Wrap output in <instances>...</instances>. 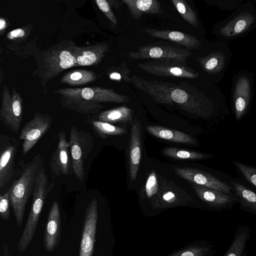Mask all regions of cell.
<instances>
[{
	"instance_id": "obj_1",
	"label": "cell",
	"mask_w": 256,
	"mask_h": 256,
	"mask_svg": "<svg viewBox=\"0 0 256 256\" xmlns=\"http://www.w3.org/2000/svg\"><path fill=\"white\" fill-rule=\"evenodd\" d=\"M131 82L157 102L176 104L180 108L201 118H208L213 112L212 102L202 92L186 82L176 84L148 80L136 75L131 76Z\"/></svg>"
},
{
	"instance_id": "obj_2",
	"label": "cell",
	"mask_w": 256,
	"mask_h": 256,
	"mask_svg": "<svg viewBox=\"0 0 256 256\" xmlns=\"http://www.w3.org/2000/svg\"><path fill=\"white\" fill-rule=\"evenodd\" d=\"M54 92L60 96V102L62 108L85 114H100L104 108L103 102L126 103L130 100L127 96L100 86L66 88Z\"/></svg>"
},
{
	"instance_id": "obj_3",
	"label": "cell",
	"mask_w": 256,
	"mask_h": 256,
	"mask_svg": "<svg viewBox=\"0 0 256 256\" xmlns=\"http://www.w3.org/2000/svg\"><path fill=\"white\" fill-rule=\"evenodd\" d=\"M76 46L71 40H62L34 55L36 68L33 74L44 88L48 82L64 70L78 66L76 56Z\"/></svg>"
},
{
	"instance_id": "obj_4",
	"label": "cell",
	"mask_w": 256,
	"mask_h": 256,
	"mask_svg": "<svg viewBox=\"0 0 256 256\" xmlns=\"http://www.w3.org/2000/svg\"><path fill=\"white\" fill-rule=\"evenodd\" d=\"M44 166V157L40 152L28 162L22 160L18 162L12 184L8 190L10 206L19 228L22 226L26 204L34 192L36 178Z\"/></svg>"
},
{
	"instance_id": "obj_5",
	"label": "cell",
	"mask_w": 256,
	"mask_h": 256,
	"mask_svg": "<svg viewBox=\"0 0 256 256\" xmlns=\"http://www.w3.org/2000/svg\"><path fill=\"white\" fill-rule=\"evenodd\" d=\"M70 151L72 170L80 182L84 179V164L94 148L93 138L90 132L72 126L70 132Z\"/></svg>"
},
{
	"instance_id": "obj_6",
	"label": "cell",
	"mask_w": 256,
	"mask_h": 256,
	"mask_svg": "<svg viewBox=\"0 0 256 256\" xmlns=\"http://www.w3.org/2000/svg\"><path fill=\"white\" fill-rule=\"evenodd\" d=\"M23 117L22 100L15 86L10 94L8 87L4 84L2 92L0 120L8 128L17 134Z\"/></svg>"
},
{
	"instance_id": "obj_7",
	"label": "cell",
	"mask_w": 256,
	"mask_h": 256,
	"mask_svg": "<svg viewBox=\"0 0 256 256\" xmlns=\"http://www.w3.org/2000/svg\"><path fill=\"white\" fill-rule=\"evenodd\" d=\"M191 54V52L187 48L158 42L140 46L137 51L128 52V56L134 60L168 59L184 62Z\"/></svg>"
},
{
	"instance_id": "obj_8",
	"label": "cell",
	"mask_w": 256,
	"mask_h": 256,
	"mask_svg": "<svg viewBox=\"0 0 256 256\" xmlns=\"http://www.w3.org/2000/svg\"><path fill=\"white\" fill-rule=\"evenodd\" d=\"M137 66L145 72L155 76L195 78L199 74L184 62L172 60L160 59L142 62Z\"/></svg>"
},
{
	"instance_id": "obj_9",
	"label": "cell",
	"mask_w": 256,
	"mask_h": 256,
	"mask_svg": "<svg viewBox=\"0 0 256 256\" xmlns=\"http://www.w3.org/2000/svg\"><path fill=\"white\" fill-rule=\"evenodd\" d=\"M52 117L48 113L36 112L34 117L20 130L18 139L23 140L22 152L26 154L49 130Z\"/></svg>"
},
{
	"instance_id": "obj_10",
	"label": "cell",
	"mask_w": 256,
	"mask_h": 256,
	"mask_svg": "<svg viewBox=\"0 0 256 256\" xmlns=\"http://www.w3.org/2000/svg\"><path fill=\"white\" fill-rule=\"evenodd\" d=\"M20 144L18 140L6 134L0 135V188L12 180L15 176V160Z\"/></svg>"
},
{
	"instance_id": "obj_11",
	"label": "cell",
	"mask_w": 256,
	"mask_h": 256,
	"mask_svg": "<svg viewBox=\"0 0 256 256\" xmlns=\"http://www.w3.org/2000/svg\"><path fill=\"white\" fill-rule=\"evenodd\" d=\"M98 200L93 198L88 204L84 214L79 256H93L98 222Z\"/></svg>"
},
{
	"instance_id": "obj_12",
	"label": "cell",
	"mask_w": 256,
	"mask_h": 256,
	"mask_svg": "<svg viewBox=\"0 0 256 256\" xmlns=\"http://www.w3.org/2000/svg\"><path fill=\"white\" fill-rule=\"evenodd\" d=\"M57 147L50 158L48 165L52 180H56L61 175L69 176L72 168L70 158V143L66 140V132L60 130L58 135Z\"/></svg>"
},
{
	"instance_id": "obj_13",
	"label": "cell",
	"mask_w": 256,
	"mask_h": 256,
	"mask_svg": "<svg viewBox=\"0 0 256 256\" xmlns=\"http://www.w3.org/2000/svg\"><path fill=\"white\" fill-rule=\"evenodd\" d=\"M174 170L180 176L194 184L231 194L232 188L229 185L208 172L192 168H175Z\"/></svg>"
},
{
	"instance_id": "obj_14",
	"label": "cell",
	"mask_w": 256,
	"mask_h": 256,
	"mask_svg": "<svg viewBox=\"0 0 256 256\" xmlns=\"http://www.w3.org/2000/svg\"><path fill=\"white\" fill-rule=\"evenodd\" d=\"M61 216L58 203L54 200L48 216L44 234V247L47 252H54L58 247L61 238Z\"/></svg>"
},
{
	"instance_id": "obj_15",
	"label": "cell",
	"mask_w": 256,
	"mask_h": 256,
	"mask_svg": "<svg viewBox=\"0 0 256 256\" xmlns=\"http://www.w3.org/2000/svg\"><path fill=\"white\" fill-rule=\"evenodd\" d=\"M142 131L140 120L134 122L130 132L129 148V173L130 180H135L139 170L142 156Z\"/></svg>"
},
{
	"instance_id": "obj_16",
	"label": "cell",
	"mask_w": 256,
	"mask_h": 256,
	"mask_svg": "<svg viewBox=\"0 0 256 256\" xmlns=\"http://www.w3.org/2000/svg\"><path fill=\"white\" fill-rule=\"evenodd\" d=\"M142 31L150 36L172 42L188 50L198 48L201 44V42L194 36L182 32L150 28H146Z\"/></svg>"
},
{
	"instance_id": "obj_17",
	"label": "cell",
	"mask_w": 256,
	"mask_h": 256,
	"mask_svg": "<svg viewBox=\"0 0 256 256\" xmlns=\"http://www.w3.org/2000/svg\"><path fill=\"white\" fill-rule=\"evenodd\" d=\"M108 44L104 42L88 46H76V60L78 66L98 65L108 51Z\"/></svg>"
},
{
	"instance_id": "obj_18",
	"label": "cell",
	"mask_w": 256,
	"mask_h": 256,
	"mask_svg": "<svg viewBox=\"0 0 256 256\" xmlns=\"http://www.w3.org/2000/svg\"><path fill=\"white\" fill-rule=\"evenodd\" d=\"M157 203L162 206L178 204L190 198L184 190L170 182H164L156 196Z\"/></svg>"
},
{
	"instance_id": "obj_19",
	"label": "cell",
	"mask_w": 256,
	"mask_h": 256,
	"mask_svg": "<svg viewBox=\"0 0 256 256\" xmlns=\"http://www.w3.org/2000/svg\"><path fill=\"white\" fill-rule=\"evenodd\" d=\"M192 188L202 200L214 206H224L234 200L230 194L213 188L196 184H192Z\"/></svg>"
},
{
	"instance_id": "obj_20",
	"label": "cell",
	"mask_w": 256,
	"mask_h": 256,
	"mask_svg": "<svg viewBox=\"0 0 256 256\" xmlns=\"http://www.w3.org/2000/svg\"><path fill=\"white\" fill-rule=\"evenodd\" d=\"M250 84L245 76L240 77L236 82L234 94L236 117L240 120L244 114L248 104Z\"/></svg>"
},
{
	"instance_id": "obj_21",
	"label": "cell",
	"mask_w": 256,
	"mask_h": 256,
	"mask_svg": "<svg viewBox=\"0 0 256 256\" xmlns=\"http://www.w3.org/2000/svg\"><path fill=\"white\" fill-rule=\"evenodd\" d=\"M146 130L159 138L174 142L196 144L197 142L190 136L176 130L158 126H148Z\"/></svg>"
},
{
	"instance_id": "obj_22",
	"label": "cell",
	"mask_w": 256,
	"mask_h": 256,
	"mask_svg": "<svg viewBox=\"0 0 256 256\" xmlns=\"http://www.w3.org/2000/svg\"><path fill=\"white\" fill-rule=\"evenodd\" d=\"M135 20L140 19L144 14H158L160 12V6L157 0H122Z\"/></svg>"
},
{
	"instance_id": "obj_23",
	"label": "cell",
	"mask_w": 256,
	"mask_h": 256,
	"mask_svg": "<svg viewBox=\"0 0 256 256\" xmlns=\"http://www.w3.org/2000/svg\"><path fill=\"white\" fill-rule=\"evenodd\" d=\"M254 16L249 13L242 14L230 22L220 30L224 36L237 35L246 30L254 22Z\"/></svg>"
},
{
	"instance_id": "obj_24",
	"label": "cell",
	"mask_w": 256,
	"mask_h": 256,
	"mask_svg": "<svg viewBox=\"0 0 256 256\" xmlns=\"http://www.w3.org/2000/svg\"><path fill=\"white\" fill-rule=\"evenodd\" d=\"M98 76L93 71L75 70L66 73L61 78L60 82L70 86H82L94 82Z\"/></svg>"
},
{
	"instance_id": "obj_25",
	"label": "cell",
	"mask_w": 256,
	"mask_h": 256,
	"mask_svg": "<svg viewBox=\"0 0 256 256\" xmlns=\"http://www.w3.org/2000/svg\"><path fill=\"white\" fill-rule=\"evenodd\" d=\"M132 109L121 106L100 112L98 120L110 124L127 122L132 120Z\"/></svg>"
},
{
	"instance_id": "obj_26",
	"label": "cell",
	"mask_w": 256,
	"mask_h": 256,
	"mask_svg": "<svg viewBox=\"0 0 256 256\" xmlns=\"http://www.w3.org/2000/svg\"><path fill=\"white\" fill-rule=\"evenodd\" d=\"M87 122L92 126L95 135L100 138L105 139L110 136L124 135L128 132L125 128L108 122L94 120L90 117L88 118Z\"/></svg>"
},
{
	"instance_id": "obj_27",
	"label": "cell",
	"mask_w": 256,
	"mask_h": 256,
	"mask_svg": "<svg viewBox=\"0 0 256 256\" xmlns=\"http://www.w3.org/2000/svg\"><path fill=\"white\" fill-rule=\"evenodd\" d=\"M196 59L202 68L209 74L220 72L224 62V56L219 52H212L205 57H196Z\"/></svg>"
},
{
	"instance_id": "obj_28",
	"label": "cell",
	"mask_w": 256,
	"mask_h": 256,
	"mask_svg": "<svg viewBox=\"0 0 256 256\" xmlns=\"http://www.w3.org/2000/svg\"><path fill=\"white\" fill-rule=\"evenodd\" d=\"M231 184L242 204L256 212V194L240 183Z\"/></svg>"
},
{
	"instance_id": "obj_29",
	"label": "cell",
	"mask_w": 256,
	"mask_h": 256,
	"mask_svg": "<svg viewBox=\"0 0 256 256\" xmlns=\"http://www.w3.org/2000/svg\"><path fill=\"white\" fill-rule=\"evenodd\" d=\"M172 2L181 16L193 26H198V19L196 12L184 0H172Z\"/></svg>"
},
{
	"instance_id": "obj_30",
	"label": "cell",
	"mask_w": 256,
	"mask_h": 256,
	"mask_svg": "<svg viewBox=\"0 0 256 256\" xmlns=\"http://www.w3.org/2000/svg\"><path fill=\"white\" fill-rule=\"evenodd\" d=\"M163 152L165 155L175 159L202 160L208 157V155L204 154L174 148H166Z\"/></svg>"
},
{
	"instance_id": "obj_31",
	"label": "cell",
	"mask_w": 256,
	"mask_h": 256,
	"mask_svg": "<svg viewBox=\"0 0 256 256\" xmlns=\"http://www.w3.org/2000/svg\"><path fill=\"white\" fill-rule=\"evenodd\" d=\"M248 235L244 232L235 236L228 252L224 256H241L247 240Z\"/></svg>"
},
{
	"instance_id": "obj_32",
	"label": "cell",
	"mask_w": 256,
	"mask_h": 256,
	"mask_svg": "<svg viewBox=\"0 0 256 256\" xmlns=\"http://www.w3.org/2000/svg\"><path fill=\"white\" fill-rule=\"evenodd\" d=\"M130 70L127 64L123 62L119 66L113 68L108 74L110 78L117 82L124 81L131 82V76H130Z\"/></svg>"
},
{
	"instance_id": "obj_33",
	"label": "cell",
	"mask_w": 256,
	"mask_h": 256,
	"mask_svg": "<svg viewBox=\"0 0 256 256\" xmlns=\"http://www.w3.org/2000/svg\"><path fill=\"white\" fill-rule=\"evenodd\" d=\"M234 163L245 178L256 187V168L234 161Z\"/></svg>"
},
{
	"instance_id": "obj_34",
	"label": "cell",
	"mask_w": 256,
	"mask_h": 256,
	"mask_svg": "<svg viewBox=\"0 0 256 256\" xmlns=\"http://www.w3.org/2000/svg\"><path fill=\"white\" fill-rule=\"evenodd\" d=\"M32 29V26L29 24L22 28H18L8 32L6 38L10 40L20 42L27 38Z\"/></svg>"
},
{
	"instance_id": "obj_35",
	"label": "cell",
	"mask_w": 256,
	"mask_h": 256,
	"mask_svg": "<svg viewBox=\"0 0 256 256\" xmlns=\"http://www.w3.org/2000/svg\"><path fill=\"white\" fill-rule=\"evenodd\" d=\"M10 190H7L0 195V216L4 221H8L10 217Z\"/></svg>"
},
{
	"instance_id": "obj_36",
	"label": "cell",
	"mask_w": 256,
	"mask_h": 256,
	"mask_svg": "<svg viewBox=\"0 0 256 256\" xmlns=\"http://www.w3.org/2000/svg\"><path fill=\"white\" fill-rule=\"evenodd\" d=\"M158 184L156 175L154 171L148 176L145 185L146 194L148 198L157 194L158 192Z\"/></svg>"
},
{
	"instance_id": "obj_37",
	"label": "cell",
	"mask_w": 256,
	"mask_h": 256,
	"mask_svg": "<svg viewBox=\"0 0 256 256\" xmlns=\"http://www.w3.org/2000/svg\"><path fill=\"white\" fill-rule=\"evenodd\" d=\"M99 9L104 14L111 22L112 26L114 28L118 24V20L116 18L111 6L106 0H94Z\"/></svg>"
},
{
	"instance_id": "obj_38",
	"label": "cell",
	"mask_w": 256,
	"mask_h": 256,
	"mask_svg": "<svg viewBox=\"0 0 256 256\" xmlns=\"http://www.w3.org/2000/svg\"><path fill=\"white\" fill-rule=\"evenodd\" d=\"M208 250V248H190L176 252L170 256H202Z\"/></svg>"
},
{
	"instance_id": "obj_39",
	"label": "cell",
	"mask_w": 256,
	"mask_h": 256,
	"mask_svg": "<svg viewBox=\"0 0 256 256\" xmlns=\"http://www.w3.org/2000/svg\"><path fill=\"white\" fill-rule=\"evenodd\" d=\"M107 2L111 8L113 7L116 9H118L122 3V0H108Z\"/></svg>"
},
{
	"instance_id": "obj_40",
	"label": "cell",
	"mask_w": 256,
	"mask_h": 256,
	"mask_svg": "<svg viewBox=\"0 0 256 256\" xmlns=\"http://www.w3.org/2000/svg\"><path fill=\"white\" fill-rule=\"evenodd\" d=\"M6 27H7V24H6V20L2 18H0V32L1 36L2 34V33L4 32Z\"/></svg>"
}]
</instances>
